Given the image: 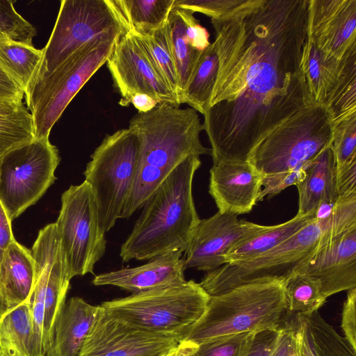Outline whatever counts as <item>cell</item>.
Instances as JSON below:
<instances>
[{
    "label": "cell",
    "instance_id": "17",
    "mask_svg": "<svg viewBox=\"0 0 356 356\" xmlns=\"http://www.w3.org/2000/svg\"><path fill=\"white\" fill-rule=\"evenodd\" d=\"M307 37L325 60L339 63L356 44V0H309Z\"/></svg>",
    "mask_w": 356,
    "mask_h": 356
},
{
    "label": "cell",
    "instance_id": "45",
    "mask_svg": "<svg viewBox=\"0 0 356 356\" xmlns=\"http://www.w3.org/2000/svg\"><path fill=\"white\" fill-rule=\"evenodd\" d=\"M356 288L348 291L341 316V328L345 338L356 350Z\"/></svg>",
    "mask_w": 356,
    "mask_h": 356
},
{
    "label": "cell",
    "instance_id": "20",
    "mask_svg": "<svg viewBox=\"0 0 356 356\" xmlns=\"http://www.w3.org/2000/svg\"><path fill=\"white\" fill-rule=\"evenodd\" d=\"M182 252L177 250L157 256L142 266L102 273L92 280L95 286H114L132 292H143L183 283Z\"/></svg>",
    "mask_w": 356,
    "mask_h": 356
},
{
    "label": "cell",
    "instance_id": "49",
    "mask_svg": "<svg viewBox=\"0 0 356 356\" xmlns=\"http://www.w3.org/2000/svg\"><path fill=\"white\" fill-rule=\"evenodd\" d=\"M130 104L138 110V112L146 113L154 108L159 103L156 99L147 94L137 93L131 98Z\"/></svg>",
    "mask_w": 356,
    "mask_h": 356
},
{
    "label": "cell",
    "instance_id": "9",
    "mask_svg": "<svg viewBox=\"0 0 356 356\" xmlns=\"http://www.w3.org/2000/svg\"><path fill=\"white\" fill-rule=\"evenodd\" d=\"M126 31L111 0H62L35 78L51 72L86 44L118 39Z\"/></svg>",
    "mask_w": 356,
    "mask_h": 356
},
{
    "label": "cell",
    "instance_id": "14",
    "mask_svg": "<svg viewBox=\"0 0 356 356\" xmlns=\"http://www.w3.org/2000/svg\"><path fill=\"white\" fill-rule=\"evenodd\" d=\"M181 340L179 336L129 326L108 316L101 307L79 356H161L177 348Z\"/></svg>",
    "mask_w": 356,
    "mask_h": 356
},
{
    "label": "cell",
    "instance_id": "18",
    "mask_svg": "<svg viewBox=\"0 0 356 356\" xmlns=\"http://www.w3.org/2000/svg\"><path fill=\"white\" fill-rule=\"evenodd\" d=\"M295 271L318 280L327 298L356 288V227L316 245Z\"/></svg>",
    "mask_w": 356,
    "mask_h": 356
},
{
    "label": "cell",
    "instance_id": "27",
    "mask_svg": "<svg viewBox=\"0 0 356 356\" xmlns=\"http://www.w3.org/2000/svg\"><path fill=\"white\" fill-rule=\"evenodd\" d=\"M0 356H33L30 302L0 314Z\"/></svg>",
    "mask_w": 356,
    "mask_h": 356
},
{
    "label": "cell",
    "instance_id": "8",
    "mask_svg": "<svg viewBox=\"0 0 356 356\" xmlns=\"http://www.w3.org/2000/svg\"><path fill=\"white\" fill-rule=\"evenodd\" d=\"M138 154L139 140L135 133L129 128L119 129L106 135L83 172L104 233L121 218L134 186Z\"/></svg>",
    "mask_w": 356,
    "mask_h": 356
},
{
    "label": "cell",
    "instance_id": "32",
    "mask_svg": "<svg viewBox=\"0 0 356 356\" xmlns=\"http://www.w3.org/2000/svg\"><path fill=\"white\" fill-rule=\"evenodd\" d=\"M42 49L33 45L0 40V65L22 88L25 92L38 72Z\"/></svg>",
    "mask_w": 356,
    "mask_h": 356
},
{
    "label": "cell",
    "instance_id": "16",
    "mask_svg": "<svg viewBox=\"0 0 356 356\" xmlns=\"http://www.w3.org/2000/svg\"><path fill=\"white\" fill-rule=\"evenodd\" d=\"M264 227L218 211L200 219L182 257L185 269L194 268L207 273L218 268L226 264L225 256L236 243Z\"/></svg>",
    "mask_w": 356,
    "mask_h": 356
},
{
    "label": "cell",
    "instance_id": "4",
    "mask_svg": "<svg viewBox=\"0 0 356 356\" xmlns=\"http://www.w3.org/2000/svg\"><path fill=\"white\" fill-rule=\"evenodd\" d=\"M284 281L248 283L209 296L204 314L181 341L196 346L222 336L277 329L287 314Z\"/></svg>",
    "mask_w": 356,
    "mask_h": 356
},
{
    "label": "cell",
    "instance_id": "13",
    "mask_svg": "<svg viewBox=\"0 0 356 356\" xmlns=\"http://www.w3.org/2000/svg\"><path fill=\"white\" fill-rule=\"evenodd\" d=\"M106 63L121 95L120 106H129L131 98L137 93L147 94L159 104L181 105L138 38L129 32L118 38Z\"/></svg>",
    "mask_w": 356,
    "mask_h": 356
},
{
    "label": "cell",
    "instance_id": "25",
    "mask_svg": "<svg viewBox=\"0 0 356 356\" xmlns=\"http://www.w3.org/2000/svg\"><path fill=\"white\" fill-rule=\"evenodd\" d=\"M125 30L137 37L149 35L166 24L174 0H111Z\"/></svg>",
    "mask_w": 356,
    "mask_h": 356
},
{
    "label": "cell",
    "instance_id": "24",
    "mask_svg": "<svg viewBox=\"0 0 356 356\" xmlns=\"http://www.w3.org/2000/svg\"><path fill=\"white\" fill-rule=\"evenodd\" d=\"M300 356H356L345 337L339 335L318 311L293 314Z\"/></svg>",
    "mask_w": 356,
    "mask_h": 356
},
{
    "label": "cell",
    "instance_id": "38",
    "mask_svg": "<svg viewBox=\"0 0 356 356\" xmlns=\"http://www.w3.org/2000/svg\"><path fill=\"white\" fill-rule=\"evenodd\" d=\"M331 146L336 167L356 158V115L333 125Z\"/></svg>",
    "mask_w": 356,
    "mask_h": 356
},
{
    "label": "cell",
    "instance_id": "36",
    "mask_svg": "<svg viewBox=\"0 0 356 356\" xmlns=\"http://www.w3.org/2000/svg\"><path fill=\"white\" fill-rule=\"evenodd\" d=\"M136 37L154 67L179 99L181 89L168 40L166 24L163 27L155 31L149 35Z\"/></svg>",
    "mask_w": 356,
    "mask_h": 356
},
{
    "label": "cell",
    "instance_id": "39",
    "mask_svg": "<svg viewBox=\"0 0 356 356\" xmlns=\"http://www.w3.org/2000/svg\"><path fill=\"white\" fill-rule=\"evenodd\" d=\"M251 332L222 336L191 345V356H239Z\"/></svg>",
    "mask_w": 356,
    "mask_h": 356
},
{
    "label": "cell",
    "instance_id": "50",
    "mask_svg": "<svg viewBox=\"0 0 356 356\" xmlns=\"http://www.w3.org/2000/svg\"><path fill=\"white\" fill-rule=\"evenodd\" d=\"M191 345L184 341H180L177 348L176 356H191Z\"/></svg>",
    "mask_w": 356,
    "mask_h": 356
},
{
    "label": "cell",
    "instance_id": "29",
    "mask_svg": "<svg viewBox=\"0 0 356 356\" xmlns=\"http://www.w3.org/2000/svg\"><path fill=\"white\" fill-rule=\"evenodd\" d=\"M218 69V58L213 42L204 49L196 67L179 96V103L187 104L204 115L207 109Z\"/></svg>",
    "mask_w": 356,
    "mask_h": 356
},
{
    "label": "cell",
    "instance_id": "7",
    "mask_svg": "<svg viewBox=\"0 0 356 356\" xmlns=\"http://www.w3.org/2000/svg\"><path fill=\"white\" fill-rule=\"evenodd\" d=\"M118 39H97L78 49L50 73L35 77L24 92L35 138H49L70 102L106 63Z\"/></svg>",
    "mask_w": 356,
    "mask_h": 356
},
{
    "label": "cell",
    "instance_id": "5",
    "mask_svg": "<svg viewBox=\"0 0 356 356\" xmlns=\"http://www.w3.org/2000/svg\"><path fill=\"white\" fill-rule=\"evenodd\" d=\"M209 299L200 283L186 280L105 301L100 305L108 316L129 326L182 339L204 314Z\"/></svg>",
    "mask_w": 356,
    "mask_h": 356
},
{
    "label": "cell",
    "instance_id": "40",
    "mask_svg": "<svg viewBox=\"0 0 356 356\" xmlns=\"http://www.w3.org/2000/svg\"><path fill=\"white\" fill-rule=\"evenodd\" d=\"M245 0H174L172 8L204 14L211 19L223 17L239 6Z\"/></svg>",
    "mask_w": 356,
    "mask_h": 356
},
{
    "label": "cell",
    "instance_id": "21",
    "mask_svg": "<svg viewBox=\"0 0 356 356\" xmlns=\"http://www.w3.org/2000/svg\"><path fill=\"white\" fill-rule=\"evenodd\" d=\"M335 169L331 145L305 165L304 178L296 185L298 191V215L315 216L321 207L332 205L337 201Z\"/></svg>",
    "mask_w": 356,
    "mask_h": 356
},
{
    "label": "cell",
    "instance_id": "35",
    "mask_svg": "<svg viewBox=\"0 0 356 356\" xmlns=\"http://www.w3.org/2000/svg\"><path fill=\"white\" fill-rule=\"evenodd\" d=\"M323 228L317 245L356 227V194L339 197L332 205L321 207L315 214Z\"/></svg>",
    "mask_w": 356,
    "mask_h": 356
},
{
    "label": "cell",
    "instance_id": "23",
    "mask_svg": "<svg viewBox=\"0 0 356 356\" xmlns=\"http://www.w3.org/2000/svg\"><path fill=\"white\" fill-rule=\"evenodd\" d=\"M34 276V261L31 251L14 240L5 250L0 262L2 312L30 302Z\"/></svg>",
    "mask_w": 356,
    "mask_h": 356
},
{
    "label": "cell",
    "instance_id": "19",
    "mask_svg": "<svg viewBox=\"0 0 356 356\" xmlns=\"http://www.w3.org/2000/svg\"><path fill=\"white\" fill-rule=\"evenodd\" d=\"M209 193L218 211L236 216L250 213L261 190L262 175L246 162H220L210 169Z\"/></svg>",
    "mask_w": 356,
    "mask_h": 356
},
{
    "label": "cell",
    "instance_id": "1",
    "mask_svg": "<svg viewBox=\"0 0 356 356\" xmlns=\"http://www.w3.org/2000/svg\"><path fill=\"white\" fill-rule=\"evenodd\" d=\"M309 0H245L211 19L218 69L203 129L213 164L246 162L270 129L314 104L300 70Z\"/></svg>",
    "mask_w": 356,
    "mask_h": 356
},
{
    "label": "cell",
    "instance_id": "41",
    "mask_svg": "<svg viewBox=\"0 0 356 356\" xmlns=\"http://www.w3.org/2000/svg\"><path fill=\"white\" fill-rule=\"evenodd\" d=\"M303 168L293 169L262 176L261 187L257 202L271 198L291 186H296L304 178Z\"/></svg>",
    "mask_w": 356,
    "mask_h": 356
},
{
    "label": "cell",
    "instance_id": "22",
    "mask_svg": "<svg viewBox=\"0 0 356 356\" xmlns=\"http://www.w3.org/2000/svg\"><path fill=\"white\" fill-rule=\"evenodd\" d=\"M101 310L80 297L65 302L56 322L47 356H79Z\"/></svg>",
    "mask_w": 356,
    "mask_h": 356
},
{
    "label": "cell",
    "instance_id": "37",
    "mask_svg": "<svg viewBox=\"0 0 356 356\" xmlns=\"http://www.w3.org/2000/svg\"><path fill=\"white\" fill-rule=\"evenodd\" d=\"M15 1L0 0V40L33 44L36 35L35 27L26 20L15 8Z\"/></svg>",
    "mask_w": 356,
    "mask_h": 356
},
{
    "label": "cell",
    "instance_id": "12",
    "mask_svg": "<svg viewBox=\"0 0 356 356\" xmlns=\"http://www.w3.org/2000/svg\"><path fill=\"white\" fill-rule=\"evenodd\" d=\"M59 162L58 150L49 138H34L0 156V202L10 221L54 183Z\"/></svg>",
    "mask_w": 356,
    "mask_h": 356
},
{
    "label": "cell",
    "instance_id": "3",
    "mask_svg": "<svg viewBox=\"0 0 356 356\" xmlns=\"http://www.w3.org/2000/svg\"><path fill=\"white\" fill-rule=\"evenodd\" d=\"M200 165V156H188L146 200L121 245L123 261L150 260L177 250L184 252L200 220L193 196V181Z\"/></svg>",
    "mask_w": 356,
    "mask_h": 356
},
{
    "label": "cell",
    "instance_id": "48",
    "mask_svg": "<svg viewBox=\"0 0 356 356\" xmlns=\"http://www.w3.org/2000/svg\"><path fill=\"white\" fill-rule=\"evenodd\" d=\"M11 222L0 202V262L8 246L15 240L13 234Z\"/></svg>",
    "mask_w": 356,
    "mask_h": 356
},
{
    "label": "cell",
    "instance_id": "2",
    "mask_svg": "<svg viewBox=\"0 0 356 356\" xmlns=\"http://www.w3.org/2000/svg\"><path fill=\"white\" fill-rule=\"evenodd\" d=\"M128 128L138 138L139 154L134 186L120 218L132 216L186 158L211 154L201 143L203 126L191 107L159 104L146 113L138 112Z\"/></svg>",
    "mask_w": 356,
    "mask_h": 356
},
{
    "label": "cell",
    "instance_id": "44",
    "mask_svg": "<svg viewBox=\"0 0 356 356\" xmlns=\"http://www.w3.org/2000/svg\"><path fill=\"white\" fill-rule=\"evenodd\" d=\"M175 8L184 21L186 35L190 45L197 51H203L207 48L211 44L209 33L195 18L193 13L186 9Z\"/></svg>",
    "mask_w": 356,
    "mask_h": 356
},
{
    "label": "cell",
    "instance_id": "34",
    "mask_svg": "<svg viewBox=\"0 0 356 356\" xmlns=\"http://www.w3.org/2000/svg\"><path fill=\"white\" fill-rule=\"evenodd\" d=\"M166 27L181 93L196 67L202 51H197L190 45L186 35L184 21L175 8L170 10Z\"/></svg>",
    "mask_w": 356,
    "mask_h": 356
},
{
    "label": "cell",
    "instance_id": "10",
    "mask_svg": "<svg viewBox=\"0 0 356 356\" xmlns=\"http://www.w3.org/2000/svg\"><path fill=\"white\" fill-rule=\"evenodd\" d=\"M323 231L320 221L314 218L282 243L259 256L227 263L207 272L200 284L212 296L248 283L285 280L315 250Z\"/></svg>",
    "mask_w": 356,
    "mask_h": 356
},
{
    "label": "cell",
    "instance_id": "42",
    "mask_svg": "<svg viewBox=\"0 0 356 356\" xmlns=\"http://www.w3.org/2000/svg\"><path fill=\"white\" fill-rule=\"evenodd\" d=\"M271 356H300L293 315L287 313L277 328V335Z\"/></svg>",
    "mask_w": 356,
    "mask_h": 356
},
{
    "label": "cell",
    "instance_id": "28",
    "mask_svg": "<svg viewBox=\"0 0 356 356\" xmlns=\"http://www.w3.org/2000/svg\"><path fill=\"white\" fill-rule=\"evenodd\" d=\"M323 105L330 115L332 127L356 115V44L340 61L337 79Z\"/></svg>",
    "mask_w": 356,
    "mask_h": 356
},
{
    "label": "cell",
    "instance_id": "47",
    "mask_svg": "<svg viewBox=\"0 0 356 356\" xmlns=\"http://www.w3.org/2000/svg\"><path fill=\"white\" fill-rule=\"evenodd\" d=\"M24 92L0 65V101L23 99Z\"/></svg>",
    "mask_w": 356,
    "mask_h": 356
},
{
    "label": "cell",
    "instance_id": "33",
    "mask_svg": "<svg viewBox=\"0 0 356 356\" xmlns=\"http://www.w3.org/2000/svg\"><path fill=\"white\" fill-rule=\"evenodd\" d=\"M284 288L289 314L318 311L327 300L318 280L296 271L284 280Z\"/></svg>",
    "mask_w": 356,
    "mask_h": 356
},
{
    "label": "cell",
    "instance_id": "6",
    "mask_svg": "<svg viewBox=\"0 0 356 356\" xmlns=\"http://www.w3.org/2000/svg\"><path fill=\"white\" fill-rule=\"evenodd\" d=\"M332 131L330 115L325 105L305 106L263 136L247 161L262 176L303 168L331 145Z\"/></svg>",
    "mask_w": 356,
    "mask_h": 356
},
{
    "label": "cell",
    "instance_id": "11",
    "mask_svg": "<svg viewBox=\"0 0 356 356\" xmlns=\"http://www.w3.org/2000/svg\"><path fill=\"white\" fill-rule=\"evenodd\" d=\"M55 224L69 278L92 273L105 253L106 240L99 225L94 194L85 180L62 194Z\"/></svg>",
    "mask_w": 356,
    "mask_h": 356
},
{
    "label": "cell",
    "instance_id": "31",
    "mask_svg": "<svg viewBox=\"0 0 356 356\" xmlns=\"http://www.w3.org/2000/svg\"><path fill=\"white\" fill-rule=\"evenodd\" d=\"M34 138L33 119L22 99L0 101V156Z\"/></svg>",
    "mask_w": 356,
    "mask_h": 356
},
{
    "label": "cell",
    "instance_id": "51",
    "mask_svg": "<svg viewBox=\"0 0 356 356\" xmlns=\"http://www.w3.org/2000/svg\"><path fill=\"white\" fill-rule=\"evenodd\" d=\"M177 348L170 350L169 352L166 353L165 354H163L161 356H176L177 354Z\"/></svg>",
    "mask_w": 356,
    "mask_h": 356
},
{
    "label": "cell",
    "instance_id": "26",
    "mask_svg": "<svg viewBox=\"0 0 356 356\" xmlns=\"http://www.w3.org/2000/svg\"><path fill=\"white\" fill-rule=\"evenodd\" d=\"M316 218L314 216L296 215L281 224L266 226L256 234L236 243L225 256L226 264L252 259L273 249Z\"/></svg>",
    "mask_w": 356,
    "mask_h": 356
},
{
    "label": "cell",
    "instance_id": "43",
    "mask_svg": "<svg viewBox=\"0 0 356 356\" xmlns=\"http://www.w3.org/2000/svg\"><path fill=\"white\" fill-rule=\"evenodd\" d=\"M277 329L251 332L246 338L239 356H271Z\"/></svg>",
    "mask_w": 356,
    "mask_h": 356
},
{
    "label": "cell",
    "instance_id": "46",
    "mask_svg": "<svg viewBox=\"0 0 356 356\" xmlns=\"http://www.w3.org/2000/svg\"><path fill=\"white\" fill-rule=\"evenodd\" d=\"M335 184L339 197L356 194V158L336 167Z\"/></svg>",
    "mask_w": 356,
    "mask_h": 356
},
{
    "label": "cell",
    "instance_id": "30",
    "mask_svg": "<svg viewBox=\"0 0 356 356\" xmlns=\"http://www.w3.org/2000/svg\"><path fill=\"white\" fill-rule=\"evenodd\" d=\"M339 63L325 60L313 41L307 37L302 52L300 70L314 104H324L337 79Z\"/></svg>",
    "mask_w": 356,
    "mask_h": 356
},
{
    "label": "cell",
    "instance_id": "15",
    "mask_svg": "<svg viewBox=\"0 0 356 356\" xmlns=\"http://www.w3.org/2000/svg\"><path fill=\"white\" fill-rule=\"evenodd\" d=\"M31 252L35 268L32 291L38 290L43 294L44 334L49 352L56 322L65 303L71 280L67 275L55 223L47 225L39 232Z\"/></svg>",
    "mask_w": 356,
    "mask_h": 356
}]
</instances>
